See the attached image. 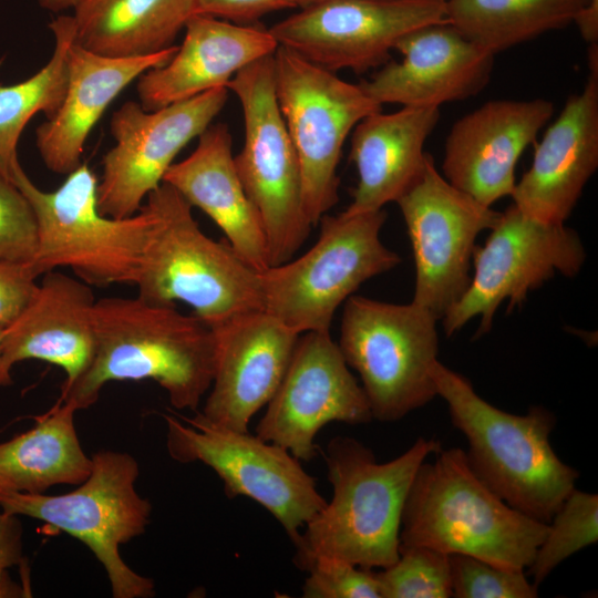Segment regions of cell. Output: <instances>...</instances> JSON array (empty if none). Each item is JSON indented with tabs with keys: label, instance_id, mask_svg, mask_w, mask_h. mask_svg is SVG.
Wrapping results in <instances>:
<instances>
[{
	"label": "cell",
	"instance_id": "6da1fadb",
	"mask_svg": "<svg viewBox=\"0 0 598 598\" xmlns=\"http://www.w3.org/2000/svg\"><path fill=\"white\" fill-rule=\"evenodd\" d=\"M93 319V358L76 380L61 385V402L87 409L107 382L150 379L175 409H197L215 371L216 341L207 323L138 296L96 300Z\"/></svg>",
	"mask_w": 598,
	"mask_h": 598
},
{
	"label": "cell",
	"instance_id": "7a4b0ae2",
	"mask_svg": "<svg viewBox=\"0 0 598 598\" xmlns=\"http://www.w3.org/2000/svg\"><path fill=\"white\" fill-rule=\"evenodd\" d=\"M441 450L440 441L421 436L398 457L379 463L355 439H332L324 453L332 497L295 543L299 568L315 556L365 569L392 565L399 558L402 513L414 476Z\"/></svg>",
	"mask_w": 598,
	"mask_h": 598
},
{
	"label": "cell",
	"instance_id": "3957f363",
	"mask_svg": "<svg viewBox=\"0 0 598 598\" xmlns=\"http://www.w3.org/2000/svg\"><path fill=\"white\" fill-rule=\"evenodd\" d=\"M429 372L453 426L467 440L465 456L476 477L514 509L548 524L579 477L550 444L555 414L540 405L524 415L505 412L439 360Z\"/></svg>",
	"mask_w": 598,
	"mask_h": 598
},
{
	"label": "cell",
	"instance_id": "277c9868",
	"mask_svg": "<svg viewBox=\"0 0 598 598\" xmlns=\"http://www.w3.org/2000/svg\"><path fill=\"white\" fill-rule=\"evenodd\" d=\"M419 467L406 496L400 545L470 555L493 565L525 570L548 524L507 505L471 470L465 451L441 450Z\"/></svg>",
	"mask_w": 598,
	"mask_h": 598
},
{
	"label": "cell",
	"instance_id": "5b68a950",
	"mask_svg": "<svg viewBox=\"0 0 598 598\" xmlns=\"http://www.w3.org/2000/svg\"><path fill=\"white\" fill-rule=\"evenodd\" d=\"M145 205L154 223L134 285L138 297L161 305L183 301L209 327L264 309L259 271L229 244L206 236L175 188L163 182Z\"/></svg>",
	"mask_w": 598,
	"mask_h": 598
},
{
	"label": "cell",
	"instance_id": "8992f818",
	"mask_svg": "<svg viewBox=\"0 0 598 598\" xmlns=\"http://www.w3.org/2000/svg\"><path fill=\"white\" fill-rule=\"evenodd\" d=\"M12 183L30 202L38 223V249L30 264L39 277L68 267L89 286L135 285L154 223L147 205L126 218L97 208V178L86 164L66 175L52 192L40 189L20 163Z\"/></svg>",
	"mask_w": 598,
	"mask_h": 598
},
{
	"label": "cell",
	"instance_id": "52a82bcc",
	"mask_svg": "<svg viewBox=\"0 0 598 598\" xmlns=\"http://www.w3.org/2000/svg\"><path fill=\"white\" fill-rule=\"evenodd\" d=\"M385 219L383 209L323 215L306 254L259 271L264 310L298 334L329 331L337 309L363 282L401 262L380 239Z\"/></svg>",
	"mask_w": 598,
	"mask_h": 598
},
{
	"label": "cell",
	"instance_id": "ba28073f",
	"mask_svg": "<svg viewBox=\"0 0 598 598\" xmlns=\"http://www.w3.org/2000/svg\"><path fill=\"white\" fill-rule=\"evenodd\" d=\"M89 476L61 495L0 493V508L39 519L79 539L104 567L114 598H150L152 579L135 573L120 547L142 535L152 505L135 489L137 461L128 453L102 450L91 457Z\"/></svg>",
	"mask_w": 598,
	"mask_h": 598
},
{
	"label": "cell",
	"instance_id": "9c48e42d",
	"mask_svg": "<svg viewBox=\"0 0 598 598\" xmlns=\"http://www.w3.org/2000/svg\"><path fill=\"white\" fill-rule=\"evenodd\" d=\"M436 321L412 301H344L338 346L361 379L373 419L401 420L437 396L429 372L439 353Z\"/></svg>",
	"mask_w": 598,
	"mask_h": 598
},
{
	"label": "cell",
	"instance_id": "30bf717a",
	"mask_svg": "<svg viewBox=\"0 0 598 598\" xmlns=\"http://www.w3.org/2000/svg\"><path fill=\"white\" fill-rule=\"evenodd\" d=\"M226 87L238 97L244 116L245 138L235 166L260 219L269 266L279 265L292 258L313 225L305 212L300 165L276 96L274 54L241 69Z\"/></svg>",
	"mask_w": 598,
	"mask_h": 598
},
{
	"label": "cell",
	"instance_id": "8fae6325",
	"mask_svg": "<svg viewBox=\"0 0 598 598\" xmlns=\"http://www.w3.org/2000/svg\"><path fill=\"white\" fill-rule=\"evenodd\" d=\"M274 74L279 110L300 165L305 212L316 225L338 203L337 168L346 138L382 105L360 84L280 45L274 53Z\"/></svg>",
	"mask_w": 598,
	"mask_h": 598
},
{
	"label": "cell",
	"instance_id": "7c38bea8",
	"mask_svg": "<svg viewBox=\"0 0 598 598\" xmlns=\"http://www.w3.org/2000/svg\"><path fill=\"white\" fill-rule=\"evenodd\" d=\"M164 420L173 460L210 467L221 478L228 497L245 496L265 507L293 544L326 505L315 477L283 447L249 431L214 424L200 412L179 419L165 414Z\"/></svg>",
	"mask_w": 598,
	"mask_h": 598
},
{
	"label": "cell",
	"instance_id": "4fadbf2b",
	"mask_svg": "<svg viewBox=\"0 0 598 598\" xmlns=\"http://www.w3.org/2000/svg\"><path fill=\"white\" fill-rule=\"evenodd\" d=\"M585 259V247L574 229L529 217L512 204L501 213L485 244L474 248L470 285L441 319L446 337L475 317H481L475 337L487 333L504 300H508V311L522 306L529 291L556 272L576 276Z\"/></svg>",
	"mask_w": 598,
	"mask_h": 598
},
{
	"label": "cell",
	"instance_id": "5bb4252c",
	"mask_svg": "<svg viewBox=\"0 0 598 598\" xmlns=\"http://www.w3.org/2000/svg\"><path fill=\"white\" fill-rule=\"evenodd\" d=\"M395 203L413 250L412 302L442 319L470 285L477 236L492 229L501 213L450 184L430 154L421 175Z\"/></svg>",
	"mask_w": 598,
	"mask_h": 598
},
{
	"label": "cell",
	"instance_id": "9a60e30c",
	"mask_svg": "<svg viewBox=\"0 0 598 598\" xmlns=\"http://www.w3.org/2000/svg\"><path fill=\"white\" fill-rule=\"evenodd\" d=\"M227 99L221 86L154 111L135 101L116 110L110 122L115 144L102 159L96 189L100 213L113 218L136 214L176 155L212 124Z\"/></svg>",
	"mask_w": 598,
	"mask_h": 598
},
{
	"label": "cell",
	"instance_id": "2e32d148",
	"mask_svg": "<svg viewBox=\"0 0 598 598\" xmlns=\"http://www.w3.org/2000/svg\"><path fill=\"white\" fill-rule=\"evenodd\" d=\"M447 22L445 0H320L269 29L278 45L336 72L384 65L396 42Z\"/></svg>",
	"mask_w": 598,
	"mask_h": 598
},
{
	"label": "cell",
	"instance_id": "e0dca14e",
	"mask_svg": "<svg viewBox=\"0 0 598 598\" xmlns=\"http://www.w3.org/2000/svg\"><path fill=\"white\" fill-rule=\"evenodd\" d=\"M266 405L256 434L305 462L316 456L315 439L328 423L358 425L373 420L365 393L329 331L299 336Z\"/></svg>",
	"mask_w": 598,
	"mask_h": 598
},
{
	"label": "cell",
	"instance_id": "ac0fdd59",
	"mask_svg": "<svg viewBox=\"0 0 598 598\" xmlns=\"http://www.w3.org/2000/svg\"><path fill=\"white\" fill-rule=\"evenodd\" d=\"M216 341L210 392L200 414L209 422L246 432L276 392L300 334L264 309L210 326Z\"/></svg>",
	"mask_w": 598,
	"mask_h": 598
},
{
	"label": "cell",
	"instance_id": "d6986e66",
	"mask_svg": "<svg viewBox=\"0 0 598 598\" xmlns=\"http://www.w3.org/2000/svg\"><path fill=\"white\" fill-rule=\"evenodd\" d=\"M553 113V103L545 99L485 102L451 127L444 178L488 207L512 196L517 161Z\"/></svg>",
	"mask_w": 598,
	"mask_h": 598
},
{
	"label": "cell",
	"instance_id": "ffe728a7",
	"mask_svg": "<svg viewBox=\"0 0 598 598\" xmlns=\"http://www.w3.org/2000/svg\"><path fill=\"white\" fill-rule=\"evenodd\" d=\"M588 65L585 86L547 127L512 194L513 205L540 221L564 224L598 167L597 43L590 44Z\"/></svg>",
	"mask_w": 598,
	"mask_h": 598
},
{
	"label": "cell",
	"instance_id": "44dd1931",
	"mask_svg": "<svg viewBox=\"0 0 598 598\" xmlns=\"http://www.w3.org/2000/svg\"><path fill=\"white\" fill-rule=\"evenodd\" d=\"M388 61L360 83L375 102L410 107H439L480 93L488 83L495 54L448 22L423 25L402 37Z\"/></svg>",
	"mask_w": 598,
	"mask_h": 598
},
{
	"label": "cell",
	"instance_id": "7402d4cb",
	"mask_svg": "<svg viewBox=\"0 0 598 598\" xmlns=\"http://www.w3.org/2000/svg\"><path fill=\"white\" fill-rule=\"evenodd\" d=\"M171 60L137 79L138 102L154 111L215 87H226L245 66L279 47L269 30L194 14Z\"/></svg>",
	"mask_w": 598,
	"mask_h": 598
},
{
	"label": "cell",
	"instance_id": "603a6c76",
	"mask_svg": "<svg viewBox=\"0 0 598 598\" xmlns=\"http://www.w3.org/2000/svg\"><path fill=\"white\" fill-rule=\"evenodd\" d=\"M171 47L137 58H107L90 52L75 40L68 54V87L55 112L35 131L45 166L68 175L81 163L90 132L113 100L144 72L166 64L176 52Z\"/></svg>",
	"mask_w": 598,
	"mask_h": 598
},
{
	"label": "cell",
	"instance_id": "cb8c5ba5",
	"mask_svg": "<svg viewBox=\"0 0 598 598\" xmlns=\"http://www.w3.org/2000/svg\"><path fill=\"white\" fill-rule=\"evenodd\" d=\"M91 286L54 270L44 274L31 302L2 336L3 363L38 359L65 372L63 384L76 380L94 352V306Z\"/></svg>",
	"mask_w": 598,
	"mask_h": 598
},
{
	"label": "cell",
	"instance_id": "d4e9b609",
	"mask_svg": "<svg viewBox=\"0 0 598 598\" xmlns=\"http://www.w3.org/2000/svg\"><path fill=\"white\" fill-rule=\"evenodd\" d=\"M163 182L213 219L245 262L258 271L269 267L265 233L238 176L226 124H210L190 155L169 166Z\"/></svg>",
	"mask_w": 598,
	"mask_h": 598
},
{
	"label": "cell",
	"instance_id": "484cf974",
	"mask_svg": "<svg viewBox=\"0 0 598 598\" xmlns=\"http://www.w3.org/2000/svg\"><path fill=\"white\" fill-rule=\"evenodd\" d=\"M439 118V107L410 106L362 118L353 128L350 148L358 184L344 212H374L396 202L421 175L429 155L424 145Z\"/></svg>",
	"mask_w": 598,
	"mask_h": 598
},
{
	"label": "cell",
	"instance_id": "4316f807",
	"mask_svg": "<svg viewBox=\"0 0 598 598\" xmlns=\"http://www.w3.org/2000/svg\"><path fill=\"white\" fill-rule=\"evenodd\" d=\"M72 16L74 40L107 58H137L173 47L195 14L194 0H82Z\"/></svg>",
	"mask_w": 598,
	"mask_h": 598
},
{
	"label": "cell",
	"instance_id": "83f0119b",
	"mask_svg": "<svg viewBox=\"0 0 598 598\" xmlns=\"http://www.w3.org/2000/svg\"><path fill=\"white\" fill-rule=\"evenodd\" d=\"M446 20L496 54L575 22L589 44L598 41V0H445Z\"/></svg>",
	"mask_w": 598,
	"mask_h": 598
},
{
	"label": "cell",
	"instance_id": "f1b7e54d",
	"mask_svg": "<svg viewBox=\"0 0 598 598\" xmlns=\"http://www.w3.org/2000/svg\"><path fill=\"white\" fill-rule=\"evenodd\" d=\"M75 412L58 400L32 429L0 443V493L39 494L54 485H79L89 476L92 460L81 446Z\"/></svg>",
	"mask_w": 598,
	"mask_h": 598
},
{
	"label": "cell",
	"instance_id": "f546056e",
	"mask_svg": "<svg viewBox=\"0 0 598 598\" xmlns=\"http://www.w3.org/2000/svg\"><path fill=\"white\" fill-rule=\"evenodd\" d=\"M49 28L54 49L48 63L25 81L0 85V174L10 181L19 164L17 145L27 123L39 112L52 117L66 93L68 54L74 41L72 16H59Z\"/></svg>",
	"mask_w": 598,
	"mask_h": 598
},
{
	"label": "cell",
	"instance_id": "4dcf8cb0",
	"mask_svg": "<svg viewBox=\"0 0 598 598\" xmlns=\"http://www.w3.org/2000/svg\"><path fill=\"white\" fill-rule=\"evenodd\" d=\"M598 540V496L576 487L561 503L529 564L527 575L538 586L565 559Z\"/></svg>",
	"mask_w": 598,
	"mask_h": 598
},
{
	"label": "cell",
	"instance_id": "1f68e13d",
	"mask_svg": "<svg viewBox=\"0 0 598 598\" xmlns=\"http://www.w3.org/2000/svg\"><path fill=\"white\" fill-rule=\"evenodd\" d=\"M380 598L452 597L450 555L426 546H399V558L375 571Z\"/></svg>",
	"mask_w": 598,
	"mask_h": 598
},
{
	"label": "cell",
	"instance_id": "d6a6232c",
	"mask_svg": "<svg viewBox=\"0 0 598 598\" xmlns=\"http://www.w3.org/2000/svg\"><path fill=\"white\" fill-rule=\"evenodd\" d=\"M452 597L456 598H535L538 588L524 570L508 569L483 559L450 555Z\"/></svg>",
	"mask_w": 598,
	"mask_h": 598
},
{
	"label": "cell",
	"instance_id": "836d02e7",
	"mask_svg": "<svg viewBox=\"0 0 598 598\" xmlns=\"http://www.w3.org/2000/svg\"><path fill=\"white\" fill-rule=\"evenodd\" d=\"M305 598H380L375 571L330 556H315L303 566Z\"/></svg>",
	"mask_w": 598,
	"mask_h": 598
},
{
	"label": "cell",
	"instance_id": "e575fe53",
	"mask_svg": "<svg viewBox=\"0 0 598 598\" xmlns=\"http://www.w3.org/2000/svg\"><path fill=\"white\" fill-rule=\"evenodd\" d=\"M38 249V223L24 194L0 174V262L31 264Z\"/></svg>",
	"mask_w": 598,
	"mask_h": 598
},
{
	"label": "cell",
	"instance_id": "d590c367",
	"mask_svg": "<svg viewBox=\"0 0 598 598\" xmlns=\"http://www.w3.org/2000/svg\"><path fill=\"white\" fill-rule=\"evenodd\" d=\"M30 264L0 262V329L10 327L38 290Z\"/></svg>",
	"mask_w": 598,
	"mask_h": 598
},
{
	"label": "cell",
	"instance_id": "8d00e7d4",
	"mask_svg": "<svg viewBox=\"0 0 598 598\" xmlns=\"http://www.w3.org/2000/svg\"><path fill=\"white\" fill-rule=\"evenodd\" d=\"M298 7V0H194L195 14L246 24L282 9Z\"/></svg>",
	"mask_w": 598,
	"mask_h": 598
},
{
	"label": "cell",
	"instance_id": "74e56055",
	"mask_svg": "<svg viewBox=\"0 0 598 598\" xmlns=\"http://www.w3.org/2000/svg\"><path fill=\"white\" fill-rule=\"evenodd\" d=\"M22 534L18 516L0 508V571L22 563Z\"/></svg>",
	"mask_w": 598,
	"mask_h": 598
},
{
	"label": "cell",
	"instance_id": "f35d334b",
	"mask_svg": "<svg viewBox=\"0 0 598 598\" xmlns=\"http://www.w3.org/2000/svg\"><path fill=\"white\" fill-rule=\"evenodd\" d=\"M29 590L10 578L8 569L0 571V598L29 597Z\"/></svg>",
	"mask_w": 598,
	"mask_h": 598
},
{
	"label": "cell",
	"instance_id": "ab89813d",
	"mask_svg": "<svg viewBox=\"0 0 598 598\" xmlns=\"http://www.w3.org/2000/svg\"><path fill=\"white\" fill-rule=\"evenodd\" d=\"M39 4L52 12H62L74 9L82 0H38Z\"/></svg>",
	"mask_w": 598,
	"mask_h": 598
},
{
	"label": "cell",
	"instance_id": "60d3db41",
	"mask_svg": "<svg viewBox=\"0 0 598 598\" xmlns=\"http://www.w3.org/2000/svg\"><path fill=\"white\" fill-rule=\"evenodd\" d=\"M2 336H3V329H0V386L8 385L12 382L10 370H8L3 363V355H2Z\"/></svg>",
	"mask_w": 598,
	"mask_h": 598
},
{
	"label": "cell",
	"instance_id": "b9f144b4",
	"mask_svg": "<svg viewBox=\"0 0 598 598\" xmlns=\"http://www.w3.org/2000/svg\"><path fill=\"white\" fill-rule=\"evenodd\" d=\"M317 1H320V0H298V7L302 8L305 6H308Z\"/></svg>",
	"mask_w": 598,
	"mask_h": 598
}]
</instances>
